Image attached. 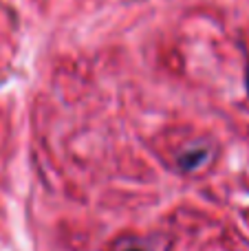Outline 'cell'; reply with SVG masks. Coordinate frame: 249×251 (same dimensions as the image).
I'll list each match as a JSON object with an SVG mask.
<instances>
[{
  "label": "cell",
  "instance_id": "6da1fadb",
  "mask_svg": "<svg viewBox=\"0 0 249 251\" xmlns=\"http://www.w3.org/2000/svg\"><path fill=\"white\" fill-rule=\"evenodd\" d=\"M247 91H249V71H247Z\"/></svg>",
  "mask_w": 249,
  "mask_h": 251
},
{
  "label": "cell",
  "instance_id": "7a4b0ae2",
  "mask_svg": "<svg viewBox=\"0 0 249 251\" xmlns=\"http://www.w3.org/2000/svg\"><path fill=\"white\" fill-rule=\"evenodd\" d=\"M128 251H144V249H128Z\"/></svg>",
  "mask_w": 249,
  "mask_h": 251
}]
</instances>
